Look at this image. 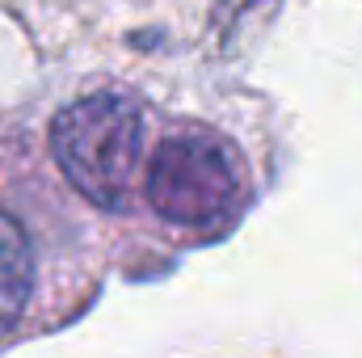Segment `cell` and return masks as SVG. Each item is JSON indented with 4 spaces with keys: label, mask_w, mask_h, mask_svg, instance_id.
<instances>
[{
    "label": "cell",
    "mask_w": 362,
    "mask_h": 358,
    "mask_svg": "<svg viewBox=\"0 0 362 358\" xmlns=\"http://www.w3.org/2000/svg\"><path fill=\"white\" fill-rule=\"evenodd\" d=\"M34 295V245L25 228L0 211V342L17 329Z\"/></svg>",
    "instance_id": "cell-3"
},
{
    "label": "cell",
    "mask_w": 362,
    "mask_h": 358,
    "mask_svg": "<svg viewBox=\"0 0 362 358\" xmlns=\"http://www.w3.org/2000/svg\"><path fill=\"white\" fill-rule=\"evenodd\" d=\"M51 152L93 207H122L144 156V110L122 93H89L55 114Z\"/></svg>",
    "instance_id": "cell-1"
},
{
    "label": "cell",
    "mask_w": 362,
    "mask_h": 358,
    "mask_svg": "<svg viewBox=\"0 0 362 358\" xmlns=\"http://www.w3.org/2000/svg\"><path fill=\"white\" fill-rule=\"evenodd\" d=\"M245 202V169L236 161V148L206 131V127H181L148 165V207L177 228H219L228 224Z\"/></svg>",
    "instance_id": "cell-2"
}]
</instances>
